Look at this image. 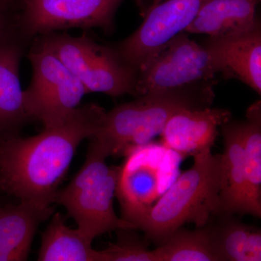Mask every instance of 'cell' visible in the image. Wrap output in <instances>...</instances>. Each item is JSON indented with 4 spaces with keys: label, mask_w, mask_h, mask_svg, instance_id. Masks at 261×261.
<instances>
[{
    "label": "cell",
    "mask_w": 261,
    "mask_h": 261,
    "mask_svg": "<svg viewBox=\"0 0 261 261\" xmlns=\"http://www.w3.org/2000/svg\"><path fill=\"white\" fill-rule=\"evenodd\" d=\"M153 252L157 261H218L204 226L178 228Z\"/></svg>",
    "instance_id": "ffe728a7"
},
{
    "label": "cell",
    "mask_w": 261,
    "mask_h": 261,
    "mask_svg": "<svg viewBox=\"0 0 261 261\" xmlns=\"http://www.w3.org/2000/svg\"><path fill=\"white\" fill-rule=\"evenodd\" d=\"M29 43L18 34L0 39V138L18 135L31 121L19 75L20 61Z\"/></svg>",
    "instance_id": "7c38bea8"
},
{
    "label": "cell",
    "mask_w": 261,
    "mask_h": 261,
    "mask_svg": "<svg viewBox=\"0 0 261 261\" xmlns=\"http://www.w3.org/2000/svg\"><path fill=\"white\" fill-rule=\"evenodd\" d=\"M108 157L90 140L83 166L68 186L56 192L54 198V203L63 206L77 228L92 240L111 231L137 229L115 212L113 198L121 167L108 166Z\"/></svg>",
    "instance_id": "277c9868"
},
{
    "label": "cell",
    "mask_w": 261,
    "mask_h": 261,
    "mask_svg": "<svg viewBox=\"0 0 261 261\" xmlns=\"http://www.w3.org/2000/svg\"><path fill=\"white\" fill-rule=\"evenodd\" d=\"M32 40L51 51L80 81L87 94L136 96L138 73L121 59L113 47L98 44L86 34L73 37L53 32Z\"/></svg>",
    "instance_id": "5b68a950"
},
{
    "label": "cell",
    "mask_w": 261,
    "mask_h": 261,
    "mask_svg": "<svg viewBox=\"0 0 261 261\" xmlns=\"http://www.w3.org/2000/svg\"><path fill=\"white\" fill-rule=\"evenodd\" d=\"M212 56L218 72L234 78L261 94L260 21L247 32L224 37H209L202 43Z\"/></svg>",
    "instance_id": "30bf717a"
},
{
    "label": "cell",
    "mask_w": 261,
    "mask_h": 261,
    "mask_svg": "<svg viewBox=\"0 0 261 261\" xmlns=\"http://www.w3.org/2000/svg\"><path fill=\"white\" fill-rule=\"evenodd\" d=\"M218 72L207 49L182 32L163 46L138 70L136 96L212 82Z\"/></svg>",
    "instance_id": "52a82bcc"
},
{
    "label": "cell",
    "mask_w": 261,
    "mask_h": 261,
    "mask_svg": "<svg viewBox=\"0 0 261 261\" xmlns=\"http://www.w3.org/2000/svg\"><path fill=\"white\" fill-rule=\"evenodd\" d=\"M149 4L148 8H149V5H150V1H151V0H149ZM147 9H148V8H147ZM146 10H145V11H146Z\"/></svg>",
    "instance_id": "d4e9b609"
},
{
    "label": "cell",
    "mask_w": 261,
    "mask_h": 261,
    "mask_svg": "<svg viewBox=\"0 0 261 261\" xmlns=\"http://www.w3.org/2000/svg\"><path fill=\"white\" fill-rule=\"evenodd\" d=\"M54 209L28 202L0 207V261L28 259L37 228L53 216Z\"/></svg>",
    "instance_id": "5bb4252c"
},
{
    "label": "cell",
    "mask_w": 261,
    "mask_h": 261,
    "mask_svg": "<svg viewBox=\"0 0 261 261\" xmlns=\"http://www.w3.org/2000/svg\"><path fill=\"white\" fill-rule=\"evenodd\" d=\"M204 227L218 261L261 260L260 228L230 214L213 215Z\"/></svg>",
    "instance_id": "9a60e30c"
},
{
    "label": "cell",
    "mask_w": 261,
    "mask_h": 261,
    "mask_svg": "<svg viewBox=\"0 0 261 261\" xmlns=\"http://www.w3.org/2000/svg\"><path fill=\"white\" fill-rule=\"evenodd\" d=\"M224 151L221 154L219 206L216 214H250L242 122L221 126Z\"/></svg>",
    "instance_id": "4fadbf2b"
},
{
    "label": "cell",
    "mask_w": 261,
    "mask_h": 261,
    "mask_svg": "<svg viewBox=\"0 0 261 261\" xmlns=\"http://www.w3.org/2000/svg\"><path fill=\"white\" fill-rule=\"evenodd\" d=\"M226 109L181 110L173 115L161 132L163 145L183 157L211 149L219 127L231 119Z\"/></svg>",
    "instance_id": "8fae6325"
},
{
    "label": "cell",
    "mask_w": 261,
    "mask_h": 261,
    "mask_svg": "<svg viewBox=\"0 0 261 261\" xmlns=\"http://www.w3.org/2000/svg\"><path fill=\"white\" fill-rule=\"evenodd\" d=\"M213 82L139 96L106 112L90 140L108 156L129 154L161 135L169 118L181 110L211 107Z\"/></svg>",
    "instance_id": "7a4b0ae2"
},
{
    "label": "cell",
    "mask_w": 261,
    "mask_h": 261,
    "mask_svg": "<svg viewBox=\"0 0 261 261\" xmlns=\"http://www.w3.org/2000/svg\"><path fill=\"white\" fill-rule=\"evenodd\" d=\"M92 241L78 228L68 227L64 216L56 213L42 233L38 260L105 261L102 250L92 248Z\"/></svg>",
    "instance_id": "ac0fdd59"
},
{
    "label": "cell",
    "mask_w": 261,
    "mask_h": 261,
    "mask_svg": "<svg viewBox=\"0 0 261 261\" xmlns=\"http://www.w3.org/2000/svg\"><path fill=\"white\" fill-rule=\"evenodd\" d=\"M18 34L20 33L17 28L15 15H10L7 8L0 5V39Z\"/></svg>",
    "instance_id": "7402d4cb"
},
{
    "label": "cell",
    "mask_w": 261,
    "mask_h": 261,
    "mask_svg": "<svg viewBox=\"0 0 261 261\" xmlns=\"http://www.w3.org/2000/svg\"><path fill=\"white\" fill-rule=\"evenodd\" d=\"M204 0H163L144 13L137 30L113 47L122 60L137 70L195 18Z\"/></svg>",
    "instance_id": "9c48e42d"
},
{
    "label": "cell",
    "mask_w": 261,
    "mask_h": 261,
    "mask_svg": "<svg viewBox=\"0 0 261 261\" xmlns=\"http://www.w3.org/2000/svg\"><path fill=\"white\" fill-rule=\"evenodd\" d=\"M246 121L242 122L246 166L247 196L250 215L261 217V102L247 109Z\"/></svg>",
    "instance_id": "d6986e66"
},
{
    "label": "cell",
    "mask_w": 261,
    "mask_h": 261,
    "mask_svg": "<svg viewBox=\"0 0 261 261\" xmlns=\"http://www.w3.org/2000/svg\"><path fill=\"white\" fill-rule=\"evenodd\" d=\"M27 57L32 78L23 90L25 111L44 128L60 124L80 106L87 94L80 81L51 51L37 41L31 42Z\"/></svg>",
    "instance_id": "8992f818"
},
{
    "label": "cell",
    "mask_w": 261,
    "mask_h": 261,
    "mask_svg": "<svg viewBox=\"0 0 261 261\" xmlns=\"http://www.w3.org/2000/svg\"><path fill=\"white\" fill-rule=\"evenodd\" d=\"M106 113L88 103L39 135L0 138V189L21 202L50 207L75 150L96 133Z\"/></svg>",
    "instance_id": "6da1fadb"
},
{
    "label": "cell",
    "mask_w": 261,
    "mask_h": 261,
    "mask_svg": "<svg viewBox=\"0 0 261 261\" xmlns=\"http://www.w3.org/2000/svg\"><path fill=\"white\" fill-rule=\"evenodd\" d=\"M194 163L182 173L137 223L146 238L161 245L187 223L197 228L207 224L219 206L221 154L211 149L193 156Z\"/></svg>",
    "instance_id": "3957f363"
},
{
    "label": "cell",
    "mask_w": 261,
    "mask_h": 261,
    "mask_svg": "<svg viewBox=\"0 0 261 261\" xmlns=\"http://www.w3.org/2000/svg\"><path fill=\"white\" fill-rule=\"evenodd\" d=\"M124 0H17L18 32L29 42L41 34L70 29H115L117 10Z\"/></svg>",
    "instance_id": "ba28073f"
},
{
    "label": "cell",
    "mask_w": 261,
    "mask_h": 261,
    "mask_svg": "<svg viewBox=\"0 0 261 261\" xmlns=\"http://www.w3.org/2000/svg\"><path fill=\"white\" fill-rule=\"evenodd\" d=\"M260 1L204 0L185 32L224 37L247 32L259 20L256 8Z\"/></svg>",
    "instance_id": "2e32d148"
},
{
    "label": "cell",
    "mask_w": 261,
    "mask_h": 261,
    "mask_svg": "<svg viewBox=\"0 0 261 261\" xmlns=\"http://www.w3.org/2000/svg\"><path fill=\"white\" fill-rule=\"evenodd\" d=\"M162 1H163V0H151L150 5H149L148 9L149 8H151V7L154 6V5L159 4V3ZM144 13H145V12H144Z\"/></svg>",
    "instance_id": "cb8c5ba5"
},
{
    "label": "cell",
    "mask_w": 261,
    "mask_h": 261,
    "mask_svg": "<svg viewBox=\"0 0 261 261\" xmlns=\"http://www.w3.org/2000/svg\"><path fill=\"white\" fill-rule=\"evenodd\" d=\"M13 3H17V0H0V5L6 8H8V5Z\"/></svg>",
    "instance_id": "603a6c76"
},
{
    "label": "cell",
    "mask_w": 261,
    "mask_h": 261,
    "mask_svg": "<svg viewBox=\"0 0 261 261\" xmlns=\"http://www.w3.org/2000/svg\"><path fill=\"white\" fill-rule=\"evenodd\" d=\"M135 229L117 230L116 243L102 250L105 261H157L153 250L147 248Z\"/></svg>",
    "instance_id": "44dd1931"
},
{
    "label": "cell",
    "mask_w": 261,
    "mask_h": 261,
    "mask_svg": "<svg viewBox=\"0 0 261 261\" xmlns=\"http://www.w3.org/2000/svg\"><path fill=\"white\" fill-rule=\"evenodd\" d=\"M116 195L121 205V219L138 229L137 223L159 197V171L128 154V161L121 167Z\"/></svg>",
    "instance_id": "e0dca14e"
}]
</instances>
